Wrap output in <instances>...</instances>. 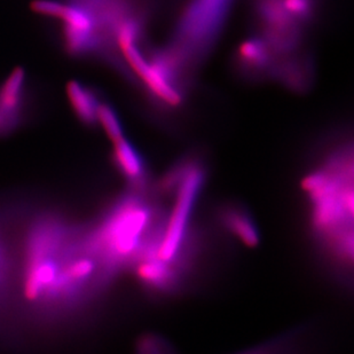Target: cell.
Returning a JSON list of instances; mask_svg holds the SVG:
<instances>
[{
    "label": "cell",
    "mask_w": 354,
    "mask_h": 354,
    "mask_svg": "<svg viewBox=\"0 0 354 354\" xmlns=\"http://www.w3.org/2000/svg\"><path fill=\"white\" fill-rule=\"evenodd\" d=\"M310 232L331 268L351 277L353 264V160L344 148L301 180Z\"/></svg>",
    "instance_id": "1"
},
{
    "label": "cell",
    "mask_w": 354,
    "mask_h": 354,
    "mask_svg": "<svg viewBox=\"0 0 354 354\" xmlns=\"http://www.w3.org/2000/svg\"><path fill=\"white\" fill-rule=\"evenodd\" d=\"M31 8L35 13L64 22L66 41L71 52H84L93 43L94 21L91 14L83 8L54 0H35Z\"/></svg>",
    "instance_id": "2"
},
{
    "label": "cell",
    "mask_w": 354,
    "mask_h": 354,
    "mask_svg": "<svg viewBox=\"0 0 354 354\" xmlns=\"http://www.w3.org/2000/svg\"><path fill=\"white\" fill-rule=\"evenodd\" d=\"M228 0H196L188 10L183 34L193 45L209 39L224 15Z\"/></svg>",
    "instance_id": "3"
},
{
    "label": "cell",
    "mask_w": 354,
    "mask_h": 354,
    "mask_svg": "<svg viewBox=\"0 0 354 354\" xmlns=\"http://www.w3.org/2000/svg\"><path fill=\"white\" fill-rule=\"evenodd\" d=\"M26 73L17 68L0 86V136L15 130L24 109Z\"/></svg>",
    "instance_id": "4"
},
{
    "label": "cell",
    "mask_w": 354,
    "mask_h": 354,
    "mask_svg": "<svg viewBox=\"0 0 354 354\" xmlns=\"http://www.w3.org/2000/svg\"><path fill=\"white\" fill-rule=\"evenodd\" d=\"M218 221L231 236L249 248L261 243V232L252 214L240 204H225L218 210Z\"/></svg>",
    "instance_id": "5"
},
{
    "label": "cell",
    "mask_w": 354,
    "mask_h": 354,
    "mask_svg": "<svg viewBox=\"0 0 354 354\" xmlns=\"http://www.w3.org/2000/svg\"><path fill=\"white\" fill-rule=\"evenodd\" d=\"M113 144V156L116 167L130 183L132 189H148L147 167L142 156L125 138Z\"/></svg>",
    "instance_id": "6"
},
{
    "label": "cell",
    "mask_w": 354,
    "mask_h": 354,
    "mask_svg": "<svg viewBox=\"0 0 354 354\" xmlns=\"http://www.w3.org/2000/svg\"><path fill=\"white\" fill-rule=\"evenodd\" d=\"M66 91L68 100L77 118L86 125L97 123V108L100 102H97L93 92L76 80H71Z\"/></svg>",
    "instance_id": "7"
},
{
    "label": "cell",
    "mask_w": 354,
    "mask_h": 354,
    "mask_svg": "<svg viewBox=\"0 0 354 354\" xmlns=\"http://www.w3.org/2000/svg\"><path fill=\"white\" fill-rule=\"evenodd\" d=\"M239 57L247 67L263 68L268 64V48L261 40L248 39L239 47Z\"/></svg>",
    "instance_id": "8"
},
{
    "label": "cell",
    "mask_w": 354,
    "mask_h": 354,
    "mask_svg": "<svg viewBox=\"0 0 354 354\" xmlns=\"http://www.w3.org/2000/svg\"><path fill=\"white\" fill-rule=\"evenodd\" d=\"M97 123L100 124L104 129V133L113 142L120 140L124 138L122 124L118 120V115L114 109L108 104H100L97 108Z\"/></svg>",
    "instance_id": "9"
},
{
    "label": "cell",
    "mask_w": 354,
    "mask_h": 354,
    "mask_svg": "<svg viewBox=\"0 0 354 354\" xmlns=\"http://www.w3.org/2000/svg\"><path fill=\"white\" fill-rule=\"evenodd\" d=\"M136 354H178L170 342L160 335L145 334L138 339Z\"/></svg>",
    "instance_id": "10"
},
{
    "label": "cell",
    "mask_w": 354,
    "mask_h": 354,
    "mask_svg": "<svg viewBox=\"0 0 354 354\" xmlns=\"http://www.w3.org/2000/svg\"><path fill=\"white\" fill-rule=\"evenodd\" d=\"M281 7L292 20H308L313 12V0H280Z\"/></svg>",
    "instance_id": "11"
}]
</instances>
